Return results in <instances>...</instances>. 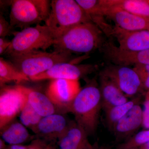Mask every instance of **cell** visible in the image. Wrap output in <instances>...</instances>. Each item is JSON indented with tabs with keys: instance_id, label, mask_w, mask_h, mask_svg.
Segmentation results:
<instances>
[{
	"instance_id": "obj_11",
	"label": "cell",
	"mask_w": 149,
	"mask_h": 149,
	"mask_svg": "<svg viewBox=\"0 0 149 149\" xmlns=\"http://www.w3.org/2000/svg\"><path fill=\"white\" fill-rule=\"evenodd\" d=\"M100 50L105 58L113 64L128 66L138 64L149 65V49L139 52L121 50L111 41H106Z\"/></svg>"
},
{
	"instance_id": "obj_21",
	"label": "cell",
	"mask_w": 149,
	"mask_h": 149,
	"mask_svg": "<svg viewBox=\"0 0 149 149\" xmlns=\"http://www.w3.org/2000/svg\"><path fill=\"white\" fill-rule=\"evenodd\" d=\"M140 102L141 98L139 96H138L125 103L111 107L104 110L106 122L109 129L113 131L117 123L134 105L140 103Z\"/></svg>"
},
{
	"instance_id": "obj_3",
	"label": "cell",
	"mask_w": 149,
	"mask_h": 149,
	"mask_svg": "<svg viewBox=\"0 0 149 149\" xmlns=\"http://www.w3.org/2000/svg\"><path fill=\"white\" fill-rule=\"evenodd\" d=\"M11 43L4 54L9 57L42 49L45 50L53 45L57 35L47 25L37 24L14 32Z\"/></svg>"
},
{
	"instance_id": "obj_27",
	"label": "cell",
	"mask_w": 149,
	"mask_h": 149,
	"mask_svg": "<svg viewBox=\"0 0 149 149\" xmlns=\"http://www.w3.org/2000/svg\"><path fill=\"white\" fill-rule=\"evenodd\" d=\"M13 27L11 26L10 23L2 15H0V37L5 38L14 34L12 29Z\"/></svg>"
},
{
	"instance_id": "obj_36",
	"label": "cell",
	"mask_w": 149,
	"mask_h": 149,
	"mask_svg": "<svg viewBox=\"0 0 149 149\" xmlns=\"http://www.w3.org/2000/svg\"><path fill=\"white\" fill-rule=\"evenodd\" d=\"M148 2H149V1H148Z\"/></svg>"
},
{
	"instance_id": "obj_33",
	"label": "cell",
	"mask_w": 149,
	"mask_h": 149,
	"mask_svg": "<svg viewBox=\"0 0 149 149\" xmlns=\"http://www.w3.org/2000/svg\"><path fill=\"white\" fill-rule=\"evenodd\" d=\"M140 149H149V142L139 148Z\"/></svg>"
},
{
	"instance_id": "obj_16",
	"label": "cell",
	"mask_w": 149,
	"mask_h": 149,
	"mask_svg": "<svg viewBox=\"0 0 149 149\" xmlns=\"http://www.w3.org/2000/svg\"><path fill=\"white\" fill-rule=\"evenodd\" d=\"M88 135L75 120H71L64 133L58 140V149H92Z\"/></svg>"
},
{
	"instance_id": "obj_8",
	"label": "cell",
	"mask_w": 149,
	"mask_h": 149,
	"mask_svg": "<svg viewBox=\"0 0 149 149\" xmlns=\"http://www.w3.org/2000/svg\"><path fill=\"white\" fill-rule=\"evenodd\" d=\"M100 74L112 81L128 97L143 93L145 90L137 73L129 67L111 65Z\"/></svg>"
},
{
	"instance_id": "obj_2",
	"label": "cell",
	"mask_w": 149,
	"mask_h": 149,
	"mask_svg": "<svg viewBox=\"0 0 149 149\" xmlns=\"http://www.w3.org/2000/svg\"><path fill=\"white\" fill-rule=\"evenodd\" d=\"M102 108L100 87L95 79L88 80L70 105L67 111L72 113L75 121L88 136L94 134L98 124Z\"/></svg>"
},
{
	"instance_id": "obj_32",
	"label": "cell",
	"mask_w": 149,
	"mask_h": 149,
	"mask_svg": "<svg viewBox=\"0 0 149 149\" xmlns=\"http://www.w3.org/2000/svg\"><path fill=\"white\" fill-rule=\"evenodd\" d=\"M47 149H58L57 147L55 145H53L52 143L48 144Z\"/></svg>"
},
{
	"instance_id": "obj_15",
	"label": "cell",
	"mask_w": 149,
	"mask_h": 149,
	"mask_svg": "<svg viewBox=\"0 0 149 149\" xmlns=\"http://www.w3.org/2000/svg\"><path fill=\"white\" fill-rule=\"evenodd\" d=\"M143 125V109L140 103L136 104L115 126L113 132L116 141L129 139Z\"/></svg>"
},
{
	"instance_id": "obj_19",
	"label": "cell",
	"mask_w": 149,
	"mask_h": 149,
	"mask_svg": "<svg viewBox=\"0 0 149 149\" xmlns=\"http://www.w3.org/2000/svg\"><path fill=\"white\" fill-rule=\"evenodd\" d=\"M1 136L9 145H21L31 138L26 127L17 121H12L1 130Z\"/></svg>"
},
{
	"instance_id": "obj_22",
	"label": "cell",
	"mask_w": 149,
	"mask_h": 149,
	"mask_svg": "<svg viewBox=\"0 0 149 149\" xmlns=\"http://www.w3.org/2000/svg\"><path fill=\"white\" fill-rule=\"evenodd\" d=\"M29 77L22 73L10 61H7L3 58H0V84L3 86L5 84L14 82L19 84L29 81Z\"/></svg>"
},
{
	"instance_id": "obj_28",
	"label": "cell",
	"mask_w": 149,
	"mask_h": 149,
	"mask_svg": "<svg viewBox=\"0 0 149 149\" xmlns=\"http://www.w3.org/2000/svg\"><path fill=\"white\" fill-rule=\"evenodd\" d=\"M48 144L47 141L42 139H35L28 145L27 149H47Z\"/></svg>"
},
{
	"instance_id": "obj_4",
	"label": "cell",
	"mask_w": 149,
	"mask_h": 149,
	"mask_svg": "<svg viewBox=\"0 0 149 149\" xmlns=\"http://www.w3.org/2000/svg\"><path fill=\"white\" fill-rule=\"evenodd\" d=\"M91 21V17L76 1L53 0L45 24L53 30L58 37L75 25Z\"/></svg>"
},
{
	"instance_id": "obj_12",
	"label": "cell",
	"mask_w": 149,
	"mask_h": 149,
	"mask_svg": "<svg viewBox=\"0 0 149 149\" xmlns=\"http://www.w3.org/2000/svg\"><path fill=\"white\" fill-rule=\"evenodd\" d=\"M102 15L112 20L116 25L128 31H149V18L137 16L118 8L105 4L101 0Z\"/></svg>"
},
{
	"instance_id": "obj_35",
	"label": "cell",
	"mask_w": 149,
	"mask_h": 149,
	"mask_svg": "<svg viewBox=\"0 0 149 149\" xmlns=\"http://www.w3.org/2000/svg\"><path fill=\"white\" fill-rule=\"evenodd\" d=\"M140 149L139 148H133V149Z\"/></svg>"
},
{
	"instance_id": "obj_24",
	"label": "cell",
	"mask_w": 149,
	"mask_h": 149,
	"mask_svg": "<svg viewBox=\"0 0 149 149\" xmlns=\"http://www.w3.org/2000/svg\"><path fill=\"white\" fill-rule=\"evenodd\" d=\"M20 122L31 130L37 125L42 117L27 102L19 115Z\"/></svg>"
},
{
	"instance_id": "obj_34",
	"label": "cell",
	"mask_w": 149,
	"mask_h": 149,
	"mask_svg": "<svg viewBox=\"0 0 149 149\" xmlns=\"http://www.w3.org/2000/svg\"><path fill=\"white\" fill-rule=\"evenodd\" d=\"M92 149H108V148L102 147H99L97 145H93V147Z\"/></svg>"
},
{
	"instance_id": "obj_13",
	"label": "cell",
	"mask_w": 149,
	"mask_h": 149,
	"mask_svg": "<svg viewBox=\"0 0 149 149\" xmlns=\"http://www.w3.org/2000/svg\"><path fill=\"white\" fill-rule=\"evenodd\" d=\"M109 35L117 39L121 50L139 52L149 49V31H128L118 26L111 27Z\"/></svg>"
},
{
	"instance_id": "obj_14",
	"label": "cell",
	"mask_w": 149,
	"mask_h": 149,
	"mask_svg": "<svg viewBox=\"0 0 149 149\" xmlns=\"http://www.w3.org/2000/svg\"><path fill=\"white\" fill-rule=\"evenodd\" d=\"M70 121L63 115L54 113L42 117L32 130L44 141H58L67 129Z\"/></svg>"
},
{
	"instance_id": "obj_26",
	"label": "cell",
	"mask_w": 149,
	"mask_h": 149,
	"mask_svg": "<svg viewBox=\"0 0 149 149\" xmlns=\"http://www.w3.org/2000/svg\"><path fill=\"white\" fill-rule=\"evenodd\" d=\"M144 129H149V90L146 91L143 109V125Z\"/></svg>"
},
{
	"instance_id": "obj_20",
	"label": "cell",
	"mask_w": 149,
	"mask_h": 149,
	"mask_svg": "<svg viewBox=\"0 0 149 149\" xmlns=\"http://www.w3.org/2000/svg\"><path fill=\"white\" fill-rule=\"evenodd\" d=\"M107 5L118 8L137 16L149 18L148 0H103Z\"/></svg>"
},
{
	"instance_id": "obj_23",
	"label": "cell",
	"mask_w": 149,
	"mask_h": 149,
	"mask_svg": "<svg viewBox=\"0 0 149 149\" xmlns=\"http://www.w3.org/2000/svg\"><path fill=\"white\" fill-rule=\"evenodd\" d=\"M149 142V129H144L133 135L119 144L117 149H131L139 148Z\"/></svg>"
},
{
	"instance_id": "obj_6",
	"label": "cell",
	"mask_w": 149,
	"mask_h": 149,
	"mask_svg": "<svg viewBox=\"0 0 149 149\" xmlns=\"http://www.w3.org/2000/svg\"><path fill=\"white\" fill-rule=\"evenodd\" d=\"M51 3L48 0H13L11 2L10 23L23 29L33 24L45 22L49 15Z\"/></svg>"
},
{
	"instance_id": "obj_9",
	"label": "cell",
	"mask_w": 149,
	"mask_h": 149,
	"mask_svg": "<svg viewBox=\"0 0 149 149\" xmlns=\"http://www.w3.org/2000/svg\"><path fill=\"white\" fill-rule=\"evenodd\" d=\"M96 68V65H94L77 64L75 61L61 63L55 65L45 72L29 78L33 81L49 79L79 80L80 78L94 72Z\"/></svg>"
},
{
	"instance_id": "obj_25",
	"label": "cell",
	"mask_w": 149,
	"mask_h": 149,
	"mask_svg": "<svg viewBox=\"0 0 149 149\" xmlns=\"http://www.w3.org/2000/svg\"><path fill=\"white\" fill-rule=\"evenodd\" d=\"M133 69L139 76L144 90L146 91L149 90V65H136Z\"/></svg>"
},
{
	"instance_id": "obj_1",
	"label": "cell",
	"mask_w": 149,
	"mask_h": 149,
	"mask_svg": "<svg viewBox=\"0 0 149 149\" xmlns=\"http://www.w3.org/2000/svg\"><path fill=\"white\" fill-rule=\"evenodd\" d=\"M106 41L101 29L91 21L68 29L57 37L53 46L58 52L87 54L100 50Z\"/></svg>"
},
{
	"instance_id": "obj_10",
	"label": "cell",
	"mask_w": 149,
	"mask_h": 149,
	"mask_svg": "<svg viewBox=\"0 0 149 149\" xmlns=\"http://www.w3.org/2000/svg\"><path fill=\"white\" fill-rule=\"evenodd\" d=\"M80 90L79 80L56 79L50 83L46 95L56 107L67 111Z\"/></svg>"
},
{
	"instance_id": "obj_30",
	"label": "cell",
	"mask_w": 149,
	"mask_h": 149,
	"mask_svg": "<svg viewBox=\"0 0 149 149\" xmlns=\"http://www.w3.org/2000/svg\"><path fill=\"white\" fill-rule=\"evenodd\" d=\"M28 146H23L22 145H7L5 149H27Z\"/></svg>"
},
{
	"instance_id": "obj_31",
	"label": "cell",
	"mask_w": 149,
	"mask_h": 149,
	"mask_svg": "<svg viewBox=\"0 0 149 149\" xmlns=\"http://www.w3.org/2000/svg\"><path fill=\"white\" fill-rule=\"evenodd\" d=\"M6 142L1 139H0V149H5L7 145H6Z\"/></svg>"
},
{
	"instance_id": "obj_29",
	"label": "cell",
	"mask_w": 149,
	"mask_h": 149,
	"mask_svg": "<svg viewBox=\"0 0 149 149\" xmlns=\"http://www.w3.org/2000/svg\"><path fill=\"white\" fill-rule=\"evenodd\" d=\"M11 41L6 39L5 38H0V54L2 55L4 54L5 53L10 46Z\"/></svg>"
},
{
	"instance_id": "obj_7",
	"label": "cell",
	"mask_w": 149,
	"mask_h": 149,
	"mask_svg": "<svg viewBox=\"0 0 149 149\" xmlns=\"http://www.w3.org/2000/svg\"><path fill=\"white\" fill-rule=\"evenodd\" d=\"M27 102L21 85L1 88L0 93V129L13 121Z\"/></svg>"
},
{
	"instance_id": "obj_18",
	"label": "cell",
	"mask_w": 149,
	"mask_h": 149,
	"mask_svg": "<svg viewBox=\"0 0 149 149\" xmlns=\"http://www.w3.org/2000/svg\"><path fill=\"white\" fill-rule=\"evenodd\" d=\"M27 96V102L42 117L56 113V107L47 95L22 86Z\"/></svg>"
},
{
	"instance_id": "obj_5",
	"label": "cell",
	"mask_w": 149,
	"mask_h": 149,
	"mask_svg": "<svg viewBox=\"0 0 149 149\" xmlns=\"http://www.w3.org/2000/svg\"><path fill=\"white\" fill-rule=\"evenodd\" d=\"M10 58L11 62L29 78L45 72L58 63L76 61L80 59L72 58V54L38 50Z\"/></svg>"
},
{
	"instance_id": "obj_17",
	"label": "cell",
	"mask_w": 149,
	"mask_h": 149,
	"mask_svg": "<svg viewBox=\"0 0 149 149\" xmlns=\"http://www.w3.org/2000/svg\"><path fill=\"white\" fill-rule=\"evenodd\" d=\"M100 87L102 108L104 111L111 107L125 103L129 101L127 97L110 79L100 74Z\"/></svg>"
}]
</instances>
